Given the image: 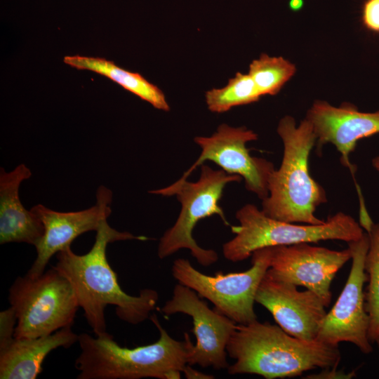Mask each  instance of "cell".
Masks as SVG:
<instances>
[{"label": "cell", "instance_id": "obj_1", "mask_svg": "<svg viewBox=\"0 0 379 379\" xmlns=\"http://www.w3.org/2000/svg\"><path fill=\"white\" fill-rule=\"evenodd\" d=\"M148 239L145 236L119 232L111 227L106 220L96 231L95 242L88 252L78 255L69 247L56 254V263L52 267L71 284L95 335L107 331L105 312L108 305L115 306L119 319L133 325L149 318L155 309L158 293L145 288L138 296L127 294L119 284L117 275L109 264L106 253L110 243Z\"/></svg>", "mask_w": 379, "mask_h": 379}, {"label": "cell", "instance_id": "obj_2", "mask_svg": "<svg viewBox=\"0 0 379 379\" xmlns=\"http://www.w3.org/2000/svg\"><path fill=\"white\" fill-rule=\"evenodd\" d=\"M226 351L235 360L230 375L256 374L266 379L300 376L318 368L338 366V345L307 341L287 333L279 325L258 320L237 324Z\"/></svg>", "mask_w": 379, "mask_h": 379}, {"label": "cell", "instance_id": "obj_3", "mask_svg": "<svg viewBox=\"0 0 379 379\" xmlns=\"http://www.w3.org/2000/svg\"><path fill=\"white\" fill-rule=\"evenodd\" d=\"M150 320L157 328L159 339L149 345L128 348L120 346L107 331L95 337L79 335L80 353L74 366L78 379L180 378L194 344L187 333L183 340L173 338L162 327L157 316Z\"/></svg>", "mask_w": 379, "mask_h": 379}, {"label": "cell", "instance_id": "obj_4", "mask_svg": "<svg viewBox=\"0 0 379 379\" xmlns=\"http://www.w3.org/2000/svg\"><path fill=\"white\" fill-rule=\"evenodd\" d=\"M277 133L283 142V157L279 169L269 178L268 196L262 200V211L284 222L324 223L315 211L327 201L326 193L309 170L310 154L317 141L312 124L305 118L297 126L294 118L286 115L280 119Z\"/></svg>", "mask_w": 379, "mask_h": 379}, {"label": "cell", "instance_id": "obj_5", "mask_svg": "<svg viewBox=\"0 0 379 379\" xmlns=\"http://www.w3.org/2000/svg\"><path fill=\"white\" fill-rule=\"evenodd\" d=\"M239 225L232 227L235 236L222 246L224 257L242 261L260 248L300 243L340 240L347 243L361 239L365 232L351 215L338 212L322 224L308 225L272 218L253 204H246L236 213Z\"/></svg>", "mask_w": 379, "mask_h": 379}, {"label": "cell", "instance_id": "obj_6", "mask_svg": "<svg viewBox=\"0 0 379 379\" xmlns=\"http://www.w3.org/2000/svg\"><path fill=\"white\" fill-rule=\"evenodd\" d=\"M241 180L239 175L202 164L197 182L176 181L166 187L150 190L149 193L157 195H175L181 204L180 213L175 224L160 239L157 250L159 258L164 259L186 248L201 265L207 267L214 264L218 260L217 252L199 246L192 237V231L199 220L213 215H218L225 225H230L219 201L227 184Z\"/></svg>", "mask_w": 379, "mask_h": 379}, {"label": "cell", "instance_id": "obj_7", "mask_svg": "<svg viewBox=\"0 0 379 379\" xmlns=\"http://www.w3.org/2000/svg\"><path fill=\"white\" fill-rule=\"evenodd\" d=\"M8 300L17 318L15 338H37L72 326L79 307L69 282L51 268L32 277H18Z\"/></svg>", "mask_w": 379, "mask_h": 379}, {"label": "cell", "instance_id": "obj_8", "mask_svg": "<svg viewBox=\"0 0 379 379\" xmlns=\"http://www.w3.org/2000/svg\"><path fill=\"white\" fill-rule=\"evenodd\" d=\"M272 247L255 251L246 271L214 275L203 274L185 258L174 260L171 272L178 283L214 305V309L237 324L257 320L254 311L258 286L270 265Z\"/></svg>", "mask_w": 379, "mask_h": 379}, {"label": "cell", "instance_id": "obj_9", "mask_svg": "<svg viewBox=\"0 0 379 379\" xmlns=\"http://www.w3.org/2000/svg\"><path fill=\"white\" fill-rule=\"evenodd\" d=\"M352 252L350 272L337 301L324 317L317 340L338 345L347 342L362 353L372 352L368 338L369 317L365 308L364 286L367 282L364 268L369 238L365 232L359 240L347 243Z\"/></svg>", "mask_w": 379, "mask_h": 379}, {"label": "cell", "instance_id": "obj_10", "mask_svg": "<svg viewBox=\"0 0 379 379\" xmlns=\"http://www.w3.org/2000/svg\"><path fill=\"white\" fill-rule=\"evenodd\" d=\"M256 140L258 135L252 130L225 124H220L210 137L194 138L201 152L177 182L187 180L204 161H211L227 173L239 175L244 180L246 190L263 200L268 196V180L275 168L271 161L250 154L246 144Z\"/></svg>", "mask_w": 379, "mask_h": 379}, {"label": "cell", "instance_id": "obj_11", "mask_svg": "<svg viewBox=\"0 0 379 379\" xmlns=\"http://www.w3.org/2000/svg\"><path fill=\"white\" fill-rule=\"evenodd\" d=\"M161 310L167 316L182 313L192 318V331L196 343L188 365L215 370L227 368L226 347L237 325L234 321L209 308L196 291L180 283L175 286L171 298Z\"/></svg>", "mask_w": 379, "mask_h": 379}, {"label": "cell", "instance_id": "obj_12", "mask_svg": "<svg viewBox=\"0 0 379 379\" xmlns=\"http://www.w3.org/2000/svg\"><path fill=\"white\" fill-rule=\"evenodd\" d=\"M309 244L272 246L267 272L278 279L314 292L328 307L332 298V281L352 258V252L349 247L335 251Z\"/></svg>", "mask_w": 379, "mask_h": 379}, {"label": "cell", "instance_id": "obj_13", "mask_svg": "<svg viewBox=\"0 0 379 379\" xmlns=\"http://www.w3.org/2000/svg\"><path fill=\"white\" fill-rule=\"evenodd\" d=\"M96 204L88 208L72 212H59L38 204L31 211L44 225V235L34 246L36 257L27 272L32 277L44 272L51 258L58 252L71 247L79 236L97 231L102 222L110 215L112 194L110 190L101 185L97 190Z\"/></svg>", "mask_w": 379, "mask_h": 379}, {"label": "cell", "instance_id": "obj_14", "mask_svg": "<svg viewBox=\"0 0 379 379\" xmlns=\"http://www.w3.org/2000/svg\"><path fill=\"white\" fill-rule=\"evenodd\" d=\"M255 302L265 307L287 333L307 341L316 340L326 314V305L314 292L298 291L295 285L267 272L257 290Z\"/></svg>", "mask_w": 379, "mask_h": 379}, {"label": "cell", "instance_id": "obj_15", "mask_svg": "<svg viewBox=\"0 0 379 379\" xmlns=\"http://www.w3.org/2000/svg\"><path fill=\"white\" fill-rule=\"evenodd\" d=\"M312 125L317 136V152L319 154L327 143L333 145L340 154V162L352 173L354 167L349 157L357 142L379 133V109L361 112L353 104L344 102L335 107L324 100H316L305 117Z\"/></svg>", "mask_w": 379, "mask_h": 379}, {"label": "cell", "instance_id": "obj_16", "mask_svg": "<svg viewBox=\"0 0 379 379\" xmlns=\"http://www.w3.org/2000/svg\"><path fill=\"white\" fill-rule=\"evenodd\" d=\"M32 176L30 169L21 164L10 172L0 170V244L26 243L36 246L44 227L41 220L22 204L19 189Z\"/></svg>", "mask_w": 379, "mask_h": 379}, {"label": "cell", "instance_id": "obj_17", "mask_svg": "<svg viewBox=\"0 0 379 379\" xmlns=\"http://www.w3.org/2000/svg\"><path fill=\"white\" fill-rule=\"evenodd\" d=\"M78 340L79 335L72 326L37 338H15L0 350V378L35 379L50 352L59 347L69 348Z\"/></svg>", "mask_w": 379, "mask_h": 379}, {"label": "cell", "instance_id": "obj_18", "mask_svg": "<svg viewBox=\"0 0 379 379\" xmlns=\"http://www.w3.org/2000/svg\"><path fill=\"white\" fill-rule=\"evenodd\" d=\"M63 61L78 70L91 71L108 78L157 109L170 110L163 91L138 72L124 69L113 61L99 57L67 55Z\"/></svg>", "mask_w": 379, "mask_h": 379}, {"label": "cell", "instance_id": "obj_19", "mask_svg": "<svg viewBox=\"0 0 379 379\" xmlns=\"http://www.w3.org/2000/svg\"><path fill=\"white\" fill-rule=\"evenodd\" d=\"M261 95L248 74L237 72L226 86L212 88L205 93L208 109L215 113H223L234 107L258 101Z\"/></svg>", "mask_w": 379, "mask_h": 379}, {"label": "cell", "instance_id": "obj_20", "mask_svg": "<svg viewBox=\"0 0 379 379\" xmlns=\"http://www.w3.org/2000/svg\"><path fill=\"white\" fill-rule=\"evenodd\" d=\"M295 72V65L289 60L262 53L249 65L248 74L263 96L277 95Z\"/></svg>", "mask_w": 379, "mask_h": 379}, {"label": "cell", "instance_id": "obj_21", "mask_svg": "<svg viewBox=\"0 0 379 379\" xmlns=\"http://www.w3.org/2000/svg\"><path fill=\"white\" fill-rule=\"evenodd\" d=\"M366 233L369 246L364 262L368 282L365 308L369 317L368 338L373 343L379 334V222L373 223Z\"/></svg>", "mask_w": 379, "mask_h": 379}, {"label": "cell", "instance_id": "obj_22", "mask_svg": "<svg viewBox=\"0 0 379 379\" xmlns=\"http://www.w3.org/2000/svg\"><path fill=\"white\" fill-rule=\"evenodd\" d=\"M17 318L11 307L0 312V350L8 345L15 338Z\"/></svg>", "mask_w": 379, "mask_h": 379}, {"label": "cell", "instance_id": "obj_23", "mask_svg": "<svg viewBox=\"0 0 379 379\" xmlns=\"http://www.w3.org/2000/svg\"><path fill=\"white\" fill-rule=\"evenodd\" d=\"M361 18L366 29L379 33V0H365L361 6Z\"/></svg>", "mask_w": 379, "mask_h": 379}, {"label": "cell", "instance_id": "obj_24", "mask_svg": "<svg viewBox=\"0 0 379 379\" xmlns=\"http://www.w3.org/2000/svg\"><path fill=\"white\" fill-rule=\"evenodd\" d=\"M338 366L322 368L317 373H312L303 377L306 379H350L356 376L355 371L346 373L343 370H338Z\"/></svg>", "mask_w": 379, "mask_h": 379}, {"label": "cell", "instance_id": "obj_25", "mask_svg": "<svg viewBox=\"0 0 379 379\" xmlns=\"http://www.w3.org/2000/svg\"><path fill=\"white\" fill-rule=\"evenodd\" d=\"M185 375L186 376L187 378H189V379H192V378H208V379H211V378H213L214 377H213V375H208V374H205V373H203L200 371H198L194 368H192V366L190 365H187L185 371H183Z\"/></svg>", "mask_w": 379, "mask_h": 379}, {"label": "cell", "instance_id": "obj_26", "mask_svg": "<svg viewBox=\"0 0 379 379\" xmlns=\"http://www.w3.org/2000/svg\"><path fill=\"white\" fill-rule=\"evenodd\" d=\"M304 6L303 0H289L288 8L293 12H298L300 11Z\"/></svg>", "mask_w": 379, "mask_h": 379}, {"label": "cell", "instance_id": "obj_27", "mask_svg": "<svg viewBox=\"0 0 379 379\" xmlns=\"http://www.w3.org/2000/svg\"><path fill=\"white\" fill-rule=\"evenodd\" d=\"M373 167L379 171V155L375 156L371 161Z\"/></svg>", "mask_w": 379, "mask_h": 379}, {"label": "cell", "instance_id": "obj_28", "mask_svg": "<svg viewBox=\"0 0 379 379\" xmlns=\"http://www.w3.org/2000/svg\"><path fill=\"white\" fill-rule=\"evenodd\" d=\"M375 343H376V344L378 345V347L379 348V334L377 336L375 340Z\"/></svg>", "mask_w": 379, "mask_h": 379}]
</instances>
